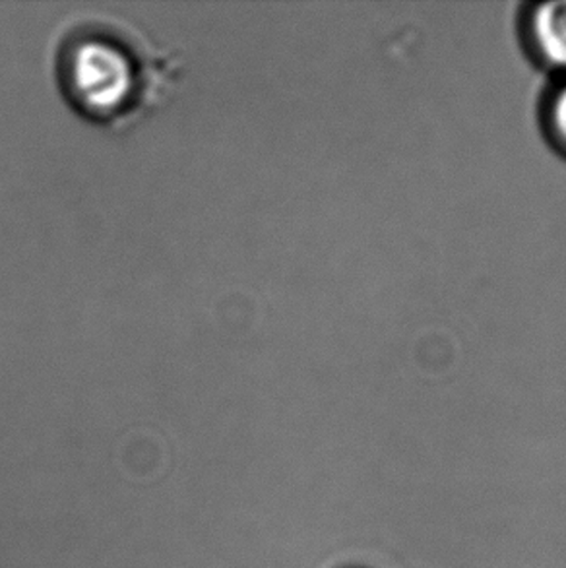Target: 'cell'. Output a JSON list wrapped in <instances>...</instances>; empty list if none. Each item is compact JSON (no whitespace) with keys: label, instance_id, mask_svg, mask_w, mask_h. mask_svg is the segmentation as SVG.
<instances>
[{"label":"cell","instance_id":"2","mask_svg":"<svg viewBox=\"0 0 566 568\" xmlns=\"http://www.w3.org/2000/svg\"><path fill=\"white\" fill-rule=\"evenodd\" d=\"M532 30L545 59L566 69V0L539 4L532 16Z\"/></svg>","mask_w":566,"mask_h":568},{"label":"cell","instance_id":"1","mask_svg":"<svg viewBox=\"0 0 566 568\" xmlns=\"http://www.w3.org/2000/svg\"><path fill=\"white\" fill-rule=\"evenodd\" d=\"M183 57L121 16L85 10L54 31L51 70L74 113L105 129L139 123L168 100Z\"/></svg>","mask_w":566,"mask_h":568},{"label":"cell","instance_id":"3","mask_svg":"<svg viewBox=\"0 0 566 568\" xmlns=\"http://www.w3.org/2000/svg\"><path fill=\"white\" fill-rule=\"evenodd\" d=\"M552 121L555 131H557V136L566 144V85L560 88V92L553 101Z\"/></svg>","mask_w":566,"mask_h":568}]
</instances>
